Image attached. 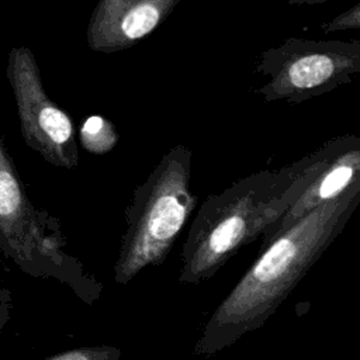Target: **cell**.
<instances>
[{
	"label": "cell",
	"mask_w": 360,
	"mask_h": 360,
	"mask_svg": "<svg viewBox=\"0 0 360 360\" xmlns=\"http://www.w3.org/2000/svg\"><path fill=\"white\" fill-rule=\"evenodd\" d=\"M359 202L360 180L260 248L252 266L211 312L193 353L214 356L260 329L340 235Z\"/></svg>",
	"instance_id": "cell-1"
},
{
	"label": "cell",
	"mask_w": 360,
	"mask_h": 360,
	"mask_svg": "<svg viewBox=\"0 0 360 360\" xmlns=\"http://www.w3.org/2000/svg\"><path fill=\"white\" fill-rule=\"evenodd\" d=\"M323 155L325 143L287 166L253 172L210 194L181 246L180 284L208 281L240 249L259 240L301 195Z\"/></svg>",
	"instance_id": "cell-2"
},
{
	"label": "cell",
	"mask_w": 360,
	"mask_h": 360,
	"mask_svg": "<svg viewBox=\"0 0 360 360\" xmlns=\"http://www.w3.org/2000/svg\"><path fill=\"white\" fill-rule=\"evenodd\" d=\"M191 173L193 152L179 143L134 188L125 210L127 228L112 266L117 284L127 285L141 271L166 260L197 204Z\"/></svg>",
	"instance_id": "cell-3"
},
{
	"label": "cell",
	"mask_w": 360,
	"mask_h": 360,
	"mask_svg": "<svg viewBox=\"0 0 360 360\" xmlns=\"http://www.w3.org/2000/svg\"><path fill=\"white\" fill-rule=\"evenodd\" d=\"M263 101L300 104L330 93L360 73V41L287 38L263 51L255 68Z\"/></svg>",
	"instance_id": "cell-4"
},
{
	"label": "cell",
	"mask_w": 360,
	"mask_h": 360,
	"mask_svg": "<svg viewBox=\"0 0 360 360\" xmlns=\"http://www.w3.org/2000/svg\"><path fill=\"white\" fill-rule=\"evenodd\" d=\"M59 226L56 219L35 211L30 202L17 169L0 139V238L11 256L25 264L39 267L68 280L87 304L103 294V284L84 270L79 260L63 252L60 232L46 233V228Z\"/></svg>",
	"instance_id": "cell-5"
},
{
	"label": "cell",
	"mask_w": 360,
	"mask_h": 360,
	"mask_svg": "<svg viewBox=\"0 0 360 360\" xmlns=\"http://www.w3.org/2000/svg\"><path fill=\"white\" fill-rule=\"evenodd\" d=\"M7 77L25 143L56 167L76 169L79 146L73 122L69 114L48 97L37 60L27 46L11 49Z\"/></svg>",
	"instance_id": "cell-6"
},
{
	"label": "cell",
	"mask_w": 360,
	"mask_h": 360,
	"mask_svg": "<svg viewBox=\"0 0 360 360\" xmlns=\"http://www.w3.org/2000/svg\"><path fill=\"white\" fill-rule=\"evenodd\" d=\"M360 180V138L345 134L325 142V155L301 195L262 235L260 248L311 210L342 194Z\"/></svg>",
	"instance_id": "cell-7"
},
{
	"label": "cell",
	"mask_w": 360,
	"mask_h": 360,
	"mask_svg": "<svg viewBox=\"0 0 360 360\" xmlns=\"http://www.w3.org/2000/svg\"><path fill=\"white\" fill-rule=\"evenodd\" d=\"M181 0H98L86 30L94 52L125 51L153 32Z\"/></svg>",
	"instance_id": "cell-8"
},
{
	"label": "cell",
	"mask_w": 360,
	"mask_h": 360,
	"mask_svg": "<svg viewBox=\"0 0 360 360\" xmlns=\"http://www.w3.org/2000/svg\"><path fill=\"white\" fill-rule=\"evenodd\" d=\"M80 145L90 153L104 155L110 152L118 141L115 125L101 115H90L79 131Z\"/></svg>",
	"instance_id": "cell-9"
},
{
	"label": "cell",
	"mask_w": 360,
	"mask_h": 360,
	"mask_svg": "<svg viewBox=\"0 0 360 360\" xmlns=\"http://www.w3.org/2000/svg\"><path fill=\"white\" fill-rule=\"evenodd\" d=\"M121 350L114 346H90L70 349L49 357V360H118L121 357Z\"/></svg>",
	"instance_id": "cell-10"
},
{
	"label": "cell",
	"mask_w": 360,
	"mask_h": 360,
	"mask_svg": "<svg viewBox=\"0 0 360 360\" xmlns=\"http://www.w3.org/2000/svg\"><path fill=\"white\" fill-rule=\"evenodd\" d=\"M325 34L343 31V30H359L360 28V3H356L349 10L338 14L329 22L322 24Z\"/></svg>",
	"instance_id": "cell-11"
},
{
	"label": "cell",
	"mask_w": 360,
	"mask_h": 360,
	"mask_svg": "<svg viewBox=\"0 0 360 360\" xmlns=\"http://www.w3.org/2000/svg\"><path fill=\"white\" fill-rule=\"evenodd\" d=\"M290 6H314V4H322L332 0H287Z\"/></svg>",
	"instance_id": "cell-12"
}]
</instances>
